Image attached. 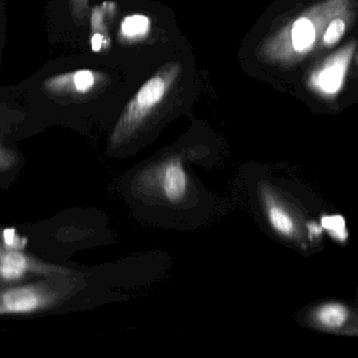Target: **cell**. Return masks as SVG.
<instances>
[{
    "mask_svg": "<svg viewBox=\"0 0 358 358\" xmlns=\"http://www.w3.org/2000/svg\"><path fill=\"white\" fill-rule=\"evenodd\" d=\"M10 251L11 250H6V248H3V247H0V262H3L8 257Z\"/></svg>",
    "mask_w": 358,
    "mask_h": 358,
    "instance_id": "cell-15",
    "label": "cell"
},
{
    "mask_svg": "<svg viewBox=\"0 0 358 358\" xmlns=\"http://www.w3.org/2000/svg\"><path fill=\"white\" fill-rule=\"evenodd\" d=\"M179 73V64H169L142 85L115 129L112 137L114 143H120L143 124L162 103Z\"/></svg>",
    "mask_w": 358,
    "mask_h": 358,
    "instance_id": "cell-2",
    "label": "cell"
},
{
    "mask_svg": "<svg viewBox=\"0 0 358 358\" xmlns=\"http://www.w3.org/2000/svg\"><path fill=\"white\" fill-rule=\"evenodd\" d=\"M320 225L333 241L345 243L349 238L347 222L341 215H324L320 217Z\"/></svg>",
    "mask_w": 358,
    "mask_h": 358,
    "instance_id": "cell-10",
    "label": "cell"
},
{
    "mask_svg": "<svg viewBox=\"0 0 358 358\" xmlns=\"http://www.w3.org/2000/svg\"><path fill=\"white\" fill-rule=\"evenodd\" d=\"M306 227H307L308 229V236H309V238L311 241L320 240L322 234H324V229H322V225L317 223V222H308Z\"/></svg>",
    "mask_w": 358,
    "mask_h": 358,
    "instance_id": "cell-13",
    "label": "cell"
},
{
    "mask_svg": "<svg viewBox=\"0 0 358 358\" xmlns=\"http://www.w3.org/2000/svg\"><path fill=\"white\" fill-rule=\"evenodd\" d=\"M262 205L268 224L274 232L280 238L286 240H294L297 236V223L293 217L292 211L278 198L275 192L267 184L261 187Z\"/></svg>",
    "mask_w": 358,
    "mask_h": 358,
    "instance_id": "cell-5",
    "label": "cell"
},
{
    "mask_svg": "<svg viewBox=\"0 0 358 358\" xmlns=\"http://www.w3.org/2000/svg\"><path fill=\"white\" fill-rule=\"evenodd\" d=\"M351 312L347 306L337 301H329L317 306L311 312V320L324 331H336L347 324Z\"/></svg>",
    "mask_w": 358,
    "mask_h": 358,
    "instance_id": "cell-7",
    "label": "cell"
},
{
    "mask_svg": "<svg viewBox=\"0 0 358 358\" xmlns=\"http://www.w3.org/2000/svg\"><path fill=\"white\" fill-rule=\"evenodd\" d=\"M30 269L36 270V267L26 255L18 251H10L8 257L0 262V276L6 280H20Z\"/></svg>",
    "mask_w": 358,
    "mask_h": 358,
    "instance_id": "cell-8",
    "label": "cell"
},
{
    "mask_svg": "<svg viewBox=\"0 0 358 358\" xmlns=\"http://www.w3.org/2000/svg\"><path fill=\"white\" fill-rule=\"evenodd\" d=\"M51 293L38 286H24L0 292V315L31 313L52 303Z\"/></svg>",
    "mask_w": 358,
    "mask_h": 358,
    "instance_id": "cell-4",
    "label": "cell"
},
{
    "mask_svg": "<svg viewBox=\"0 0 358 358\" xmlns=\"http://www.w3.org/2000/svg\"><path fill=\"white\" fill-rule=\"evenodd\" d=\"M350 16H338L331 20L322 35V43L324 47H332L338 43L339 39L345 34V20H349Z\"/></svg>",
    "mask_w": 358,
    "mask_h": 358,
    "instance_id": "cell-11",
    "label": "cell"
},
{
    "mask_svg": "<svg viewBox=\"0 0 358 358\" xmlns=\"http://www.w3.org/2000/svg\"><path fill=\"white\" fill-rule=\"evenodd\" d=\"M356 43H351L327 58L311 73L309 87L324 97H333L341 91L355 53Z\"/></svg>",
    "mask_w": 358,
    "mask_h": 358,
    "instance_id": "cell-3",
    "label": "cell"
},
{
    "mask_svg": "<svg viewBox=\"0 0 358 358\" xmlns=\"http://www.w3.org/2000/svg\"><path fill=\"white\" fill-rule=\"evenodd\" d=\"M156 173L159 189L165 200L171 204L182 203L187 196L189 181L181 160L169 159L158 167Z\"/></svg>",
    "mask_w": 358,
    "mask_h": 358,
    "instance_id": "cell-6",
    "label": "cell"
},
{
    "mask_svg": "<svg viewBox=\"0 0 358 358\" xmlns=\"http://www.w3.org/2000/svg\"><path fill=\"white\" fill-rule=\"evenodd\" d=\"M102 43H103V37L100 34L94 35L93 39H92V48L94 51H100L102 47Z\"/></svg>",
    "mask_w": 358,
    "mask_h": 358,
    "instance_id": "cell-14",
    "label": "cell"
},
{
    "mask_svg": "<svg viewBox=\"0 0 358 358\" xmlns=\"http://www.w3.org/2000/svg\"><path fill=\"white\" fill-rule=\"evenodd\" d=\"M66 76L72 80L73 85H71V87L78 93H87L95 85L96 76L92 71H77Z\"/></svg>",
    "mask_w": 358,
    "mask_h": 358,
    "instance_id": "cell-12",
    "label": "cell"
},
{
    "mask_svg": "<svg viewBox=\"0 0 358 358\" xmlns=\"http://www.w3.org/2000/svg\"><path fill=\"white\" fill-rule=\"evenodd\" d=\"M150 30V20L148 16H127L121 24V34L129 41H139L148 36Z\"/></svg>",
    "mask_w": 358,
    "mask_h": 358,
    "instance_id": "cell-9",
    "label": "cell"
},
{
    "mask_svg": "<svg viewBox=\"0 0 358 358\" xmlns=\"http://www.w3.org/2000/svg\"><path fill=\"white\" fill-rule=\"evenodd\" d=\"M350 14L351 0H324L270 37L262 47L261 55L267 62L293 64L317 47L331 20Z\"/></svg>",
    "mask_w": 358,
    "mask_h": 358,
    "instance_id": "cell-1",
    "label": "cell"
}]
</instances>
